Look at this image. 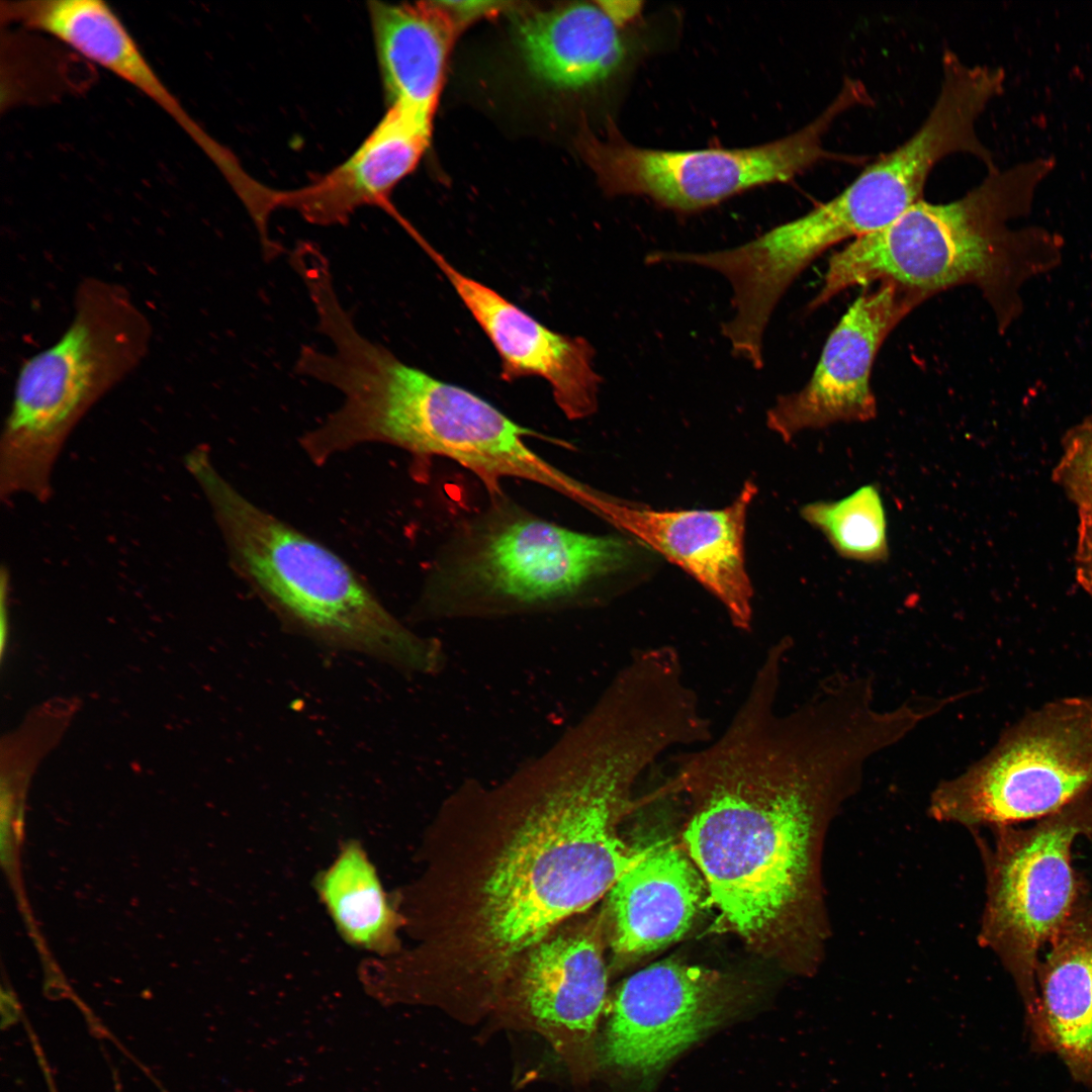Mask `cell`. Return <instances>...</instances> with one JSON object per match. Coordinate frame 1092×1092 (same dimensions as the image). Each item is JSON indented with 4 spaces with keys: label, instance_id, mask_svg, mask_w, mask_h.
<instances>
[{
    "label": "cell",
    "instance_id": "1",
    "mask_svg": "<svg viewBox=\"0 0 1092 1092\" xmlns=\"http://www.w3.org/2000/svg\"><path fill=\"white\" fill-rule=\"evenodd\" d=\"M783 668L759 664L717 738L670 760L687 796L685 849L723 920L787 971L815 974L832 935L823 854L866 763L896 745L893 721L857 691L824 682L779 711Z\"/></svg>",
    "mask_w": 1092,
    "mask_h": 1092
},
{
    "label": "cell",
    "instance_id": "2",
    "mask_svg": "<svg viewBox=\"0 0 1092 1092\" xmlns=\"http://www.w3.org/2000/svg\"><path fill=\"white\" fill-rule=\"evenodd\" d=\"M652 703L603 692L547 749L492 787L516 826L480 889L479 948L502 970L559 922L609 893L646 851L619 834L634 789L675 748Z\"/></svg>",
    "mask_w": 1092,
    "mask_h": 1092
},
{
    "label": "cell",
    "instance_id": "3",
    "mask_svg": "<svg viewBox=\"0 0 1092 1092\" xmlns=\"http://www.w3.org/2000/svg\"><path fill=\"white\" fill-rule=\"evenodd\" d=\"M1055 166L1054 158L1037 157L988 170L953 201L920 200L891 223L834 253L807 309L874 282H893L925 300L970 285L982 293L1004 334L1023 311V285L1057 268L1063 258L1059 234L1039 225L1010 226L1030 213Z\"/></svg>",
    "mask_w": 1092,
    "mask_h": 1092
},
{
    "label": "cell",
    "instance_id": "4",
    "mask_svg": "<svg viewBox=\"0 0 1092 1092\" xmlns=\"http://www.w3.org/2000/svg\"><path fill=\"white\" fill-rule=\"evenodd\" d=\"M185 468L201 489L231 566L290 626L326 643L361 651L405 671L436 675L443 643L399 622L339 555L256 506L195 447Z\"/></svg>",
    "mask_w": 1092,
    "mask_h": 1092
},
{
    "label": "cell",
    "instance_id": "5",
    "mask_svg": "<svg viewBox=\"0 0 1092 1092\" xmlns=\"http://www.w3.org/2000/svg\"><path fill=\"white\" fill-rule=\"evenodd\" d=\"M462 524L429 570L418 620H493L581 609L627 565L614 536L554 524L502 491Z\"/></svg>",
    "mask_w": 1092,
    "mask_h": 1092
},
{
    "label": "cell",
    "instance_id": "6",
    "mask_svg": "<svg viewBox=\"0 0 1092 1092\" xmlns=\"http://www.w3.org/2000/svg\"><path fill=\"white\" fill-rule=\"evenodd\" d=\"M333 416L339 445L384 443L413 456H440L472 471L490 494L504 478L546 486L590 511L599 490L543 459L521 427L477 394L398 359L381 344L360 350L340 379Z\"/></svg>",
    "mask_w": 1092,
    "mask_h": 1092
},
{
    "label": "cell",
    "instance_id": "7",
    "mask_svg": "<svg viewBox=\"0 0 1092 1092\" xmlns=\"http://www.w3.org/2000/svg\"><path fill=\"white\" fill-rule=\"evenodd\" d=\"M152 326L128 290L96 277L75 292L62 336L18 370L0 439V495L48 502L53 472L78 424L143 362Z\"/></svg>",
    "mask_w": 1092,
    "mask_h": 1092
},
{
    "label": "cell",
    "instance_id": "8",
    "mask_svg": "<svg viewBox=\"0 0 1092 1092\" xmlns=\"http://www.w3.org/2000/svg\"><path fill=\"white\" fill-rule=\"evenodd\" d=\"M981 830L989 834L971 832L986 877L978 940L1010 973L1030 1014L1040 950L1085 903L1071 852L1092 835V791L1028 828Z\"/></svg>",
    "mask_w": 1092,
    "mask_h": 1092
},
{
    "label": "cell",
    "instance_id": "9",
    "mask_svg": "<svg viewBox=\"0 0 1092 1092\" xmlns=\"http://www.w3.org/2000/svg\"><path fill=\"white\" fill-rule=\"evenodd\" d=\"M1092 791V697L1044 704L932 790L931 819L970 832L1055 814Z\"/></svg>",
    "mask_w": 1092,
    "mask_h": 1092
},
{
    "label": "cell",
    "instance_id": "10",
    "mask_svg": "<svg viewBox=\"0 0 1092 1092\" xmlns=\"http://www.w3.org/2000/svg\"><path fill=\"white\" fill-rule=\"evenodd\" d=\"M868 104L866 86L847 78L813 120L760 146L667 151L637 147L615 132L600 139L588 129L581 130L576 145L607 194L643 196L665 209L694 213L746 190L788 182L835 158L824 148L825 134L841 114Z\"/></svg>",
    "mask_w": 1092,
    "mask_h": 1092
},
{
    "label": "cell",
    "instance_id": "11",
    "mask_svg": "<svg viewBox=\"0 0 1092 1092\" xmlns=\"http://www.w3.org/2000/svg\"><path fill=\"white\" fill-rule=\"evenodd\" d=\"M746 997L740 983L720 972L672 960L650 965L617 990L603 1060L640 1076L654 1074L735 1015Z\"/></svg>",
    "mask_w": 1092,
    "mask_h": 1092
},
{
    "label": "cell",
    "instance_id": "12",
    "mask_svg": "<svg viewBox=\"0 0 1092 1092\" xmlns=\"http://www.w3.org/2000/svg\"><path fill=\"white\" fill-rule=\"evenodd\" d=\"M923 301L890 281L856 297L827 338L808 382L778 396L768 408L767 428L788 442L807 430L875 419L871 374L877 354L896 326Z\"/></svg>",
    "mask_w": 1092,
    "mask_h": 1092
},
{
    "label": "cell",
    "instance_id": "13",
    "mask_svg": "<svg viewBox=\"0 0 1092 1092\" xmlns=\"http://www.w3.org/2000/svg\"><path fill=\"white\" fill-rule=\"evenodd\" d=\"M757 493L748 480L716 510H654L611 496L602 519L696 579L725 608L733 626L750 630L753 587L745 563V528Z\"/></svg>",
    "mask_w": 1092,
    "mask_h": 1092
},
{
    "label": "cell",
    "instance_id": "14",
    "mask_svg": "<svg viewBox=\"0 0 1092 1092\" xmlns=\"http://www.w3.org/2000/svg\"><path fill=\"white\" fill-rule=\"evenodd\" d=\"M422 248L493 345L504 381L541 377L569 420L596 413L602 377L587 340L548 329L494 289L457 270L428 242Z\"/></svg>",
    "mask_w": 1092,
    "mask_h": 1092
},
{
    "label": "cell",
    "instance_id": "15",
    "mask_svg": "<svg viewBox=\"0 0 1092 1092\" xmlns=\"http://www.w3.org/2000/svg\"><path fill=\"white\" fill-rule=\"evenodd\" d=\"M607 981L599 923L541 941L529 956L521 987L526 1010L574 1064L593 1061Z\"/></svg>",
    "mask_w": 1092,
    "mask_h": 1092
},
{
    "label": "cell",
    "instance_id": "16",
    "mask_svg": "<svg viewBox=\"0 0 1092 1092\" xmlns=\"http://www.w3.org/2000/svg\"><path fill=\"white\" fill-rule=\"evenodd\" d=\"M709 899L699 869L673 843L648 846L609 891L611 944L642 957L681 938Z\"/></svg>",
    "mask_w": 1092,
    "mask_h": 1092
},
{
    "label": "cell",
    "instance_id": "17",
    "mask_svg": "<svg viewBox=\"0 0 1092 1092\" xmlns=\"http://www.w3.org/2000/svg\"><path fill=\"white\" fill-rule=\"evenodd\" d=\"M628 24L606 1L575 2L519 14L516 42L536 79L580 91L605 83L626 65L632 53Z\"/></svg>",
    "mask_w": 1092,
    "mask_h": 1092
},
{
    "label": "cell",
    "instance_id": "18",
    "mask_svg": "<svg viewBox=\"0 0 1092 1092\" xmlns=\"http://www.w3.org/2000/svg\"><path fill=\"white\" fill-rule=\"evenodd\" d=\"M1036 973L1030 1019L1072 1076L1092 1083V904L1084 903L1049 944Z\"/></svg>",
    "mask_w": 1092,
    "mask_h": 1092
},
{
    "label": "cell",
    "instance_id": "19",
    "mask_svg": "<svg viewBox=\"0 0 1092 1092\" xmlns=\"http://www.w3.org/2000/svg\"><path fill=\"white\" fill-rule=\"evenodd\" d=\"M371 25L389 106L432 120L450 49L460 31L440 2H371Z\"/></svg>",
    "mask_w": 1092,
    "mask_h": 1092
},
{
    "label": "cell",
    "instance_id": "20",
    "mask_svg": "<svg viewBox=\"0 0 1092 1092\" xmlns=\"http://www.w3.org/2000/svg\"><path fill=\"white\" fill-rule=\"evenodd\" d=\"M314 889L341 938L377 959L398 948L400 915L363 845L349 840L318 873Z\"/></svg>",
    "mask_w": 1092,
    "mask_h": 1092
},
{
    "label": "cell",
    "instance_id": "21",
    "mask_svg": "<svg viewBox=\"0 0 1092 1092\" xmlns=\"http://www.w3.org/2000/svg\"><path fill=\"white\" fill-rule=\"evenodd\" d=\"M67 44L83 59L128 83L162 108L210 157L219 145L189 115L143 54L118 14L92 5L72 21Z\"/></svg>",
    "mask_w": 1092,
    "mask_h": 1092
},
{
    "label": "cell",
    "instance_id": "22",
    "mask_svg": "<svg viewBox=\"0 0 1092 1092\" xmlns=\"http://www.w3.org/2000/svg\"><path fill=\"white\" fill-rule=\"evenodd\" d=\"M800 514L841 558L868 564L889 559L887 512L877 484H863L836 500L808 503Z\"/></svg>",
    "mask_w": 1092,
    "mask_h": 1092
},
{
    "label": "cell",
    "instance_id": "23",
    "mask_svg": "<svg viewBox=\"0 0 1092 1092\" xmlns=\"http://www.w3.org/2000/svg\"><path fill=\"white\" fill-rule=\"evenodd\" d=\"M1052 476L1075 505L1079 516L1092 517V415L1064 435L1062 453Z\"/></svg>",
    "mask_w": 1092,
    "mask_h": 1092
},
{
    "label": "cell",
    "instance_id": "24",
    "mask_svg": "<svg viewBox=\"0 0 1092 1092\" xmlns=\"http://www.w3.org/2000/svg\"><path fill=\"white\" fill-rule=\"evenodd\" d=\"M1075 574L1079 585L1092 597V517L1079 516L1075 549Z\"/></svg>",
    "mask_w": 1092,
    "mask_h": 1092
},
{
    "label": "cell",
    "instance_id": "25",
    "mask_svg": "<svg viewBox=\"0 0 1092 1092\" xmlns=\"http://www.w3.org/2000/svg\"><path fill=\"white\" fill-rule=\"evenodd\" d=\"M459 30L475 19L497 14L509 9L512 3L497 1H441ZM511 8V7H510Z\"/></svg>",
    "mask_w": 1092,
    "mask_h": 1092
},
{
    "label": "cell",
    "instance_id": "26",
    "mask_svg": "<svg viewBox=\"0 0 1092 1092\" xmlns=\"http://www.w3.org/2000/svg\"><path fill=\"white\" fill-rule=\"evenodd\" d=\"M2 1005H7L8 1011L2 1014V1028L12 1025L18 1019V1009L15 998L12 993L5 994L2 992Z\"/></svg>",
    "mask_w": 1092,
    "mask_h": 1092
}]
</instances>
